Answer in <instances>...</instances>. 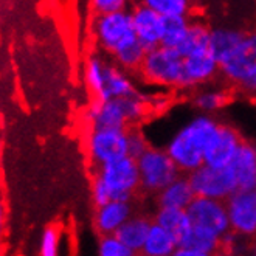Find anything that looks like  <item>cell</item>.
Masks as SVG:
<instances>
[{
  "instance_id": "cell-32",
  "label": "cell",
  "mask_w": 256,
  "mask_h": 256,
  "mask_svg": "<svg viewBox=\"0 0 256 256\" xmlns=\"http://www.w3.org/2000/svg\"><path fill=\"white\" fill-rule=\"evenodd\" d=\"M150 149L148 144V140L144 137V134L137 129V128H129L128 129V157L138 160L144 152Z\"/></svg>"
},
{
  "instance_id": "cell-34",
  "label": "cell",
  "mask_w": 256,
  "mask_h": 256,
  "mask_svg": "<svg viewBox=\"0 0 256 256\" xmlns=\"http://www.w3.org/2000/svg\"><path fill=\"white\" fill-rule=\"evenodd\" d=\"M92 199H94V204L96 208L104 206L109 202H112V196H110L109 188L104 185V182L98 176H95L94 184H92Z\"/></svg>"
},
{
  "instance_id": "cell-3",
  "label": "cell",
  "mask_w": 256,
  "mask_h": 256,
  "mask_svg": "<svg viewBox=\"0 0 256 256\" xmlns=\"http://www.w3.org/2000/svg\"><path fill=\"white\" fill-rule=\"evenodd\" d=\"M138 73L149 84L185 88L184 58L176 50L158 47L148 52Z\"/></svg>"
},
{
  "instance_id": "cell-10",
  "label": "cell",
  "mask_w": 256,
  "mask_h": 256,
  "mask_svg": "<svg viewBox=\"0 0 256 256\" xmlns=\"http://www.w3.org/2000/svg\"><path fill=\"white\" fill-rule=\"evenodd\" d=\"M242 142L244 138L234 128L219 123L212 142L206 148L204 164L218 170L230 168Z\"/></svg>"
},
{
  "instance_id": "cell-2",
  "label": "cell",
  "mask_w": 256,
  "mask_h": 256,
  "mask_svg": "<svg viewBox=\"0 0 256 256\" xmlns=\"http://www.w3.org/2000/svg\"><path fill=\"white\" fill-rule=\"evenodd\" d=\"M220 76L240 92L256 95V30L247 32L234 52L220 64Z\"/></svg>"
},
{
  "instance_id": "cell-17",
  "label": "cell",
  "mask_w": 256,
  "mask_h": 256,
  "mask_svg": "<svg viewBox=\"0 0 256 256\" xmlns=\"http://www.w3.org/2000/svg\"><path fill=\"white\" fill-rule=\"evenodd\" d=\"M138 90L134 87L132 81L128 74L110 62L106 64V74H104V90L100 101L95 102H106L109 100L116 98H128V96H138Z\"/></svg>"
},
{
  "instance_id": "cell-22",
  "label": "cell",
  "mask_w": 256,
  "mask_h": 256,
  "mask_svg": "<svg viewBox=\"0 0 256 256\" xmlns=\"http://www.w3.org/2000/svg\"><path fill=\"white\" fill-rule=\"evenodd\" d=\"M177 247L178 244L176 239L160 225L152 222L140 256H172Z\"/></svg>"
},
{
  "instance_id": "cell-12",
  "label": "cell",
  "mask_w": 256,
  "mask_h": 256,
  "mask_svg": "<svg viewBox=\"0 0 256 256\" xmlns=\"http://www.w3.org/2000/svg\"><path fill=\"white\" fill-rule=\"evenodd\" d=\"M132 25L138 42L150 52L158 48L162 45V32H163V19L162 16L150 10L146 4L137 5L132 11Z\"/></svg>"
},
{
  "instance_id": "cell-35",
  "label": "cell",
  "mask_w": 256,
  "mask_h": 256,
  "mask_svg": "<svg viewBox=\"0 0 256 256\" xmlns=\"http://www.w3.org/2000/svg\"><path fill=\"white\" fill-rule=\"evenodd\" d=\"M172 256H212V254H206V253L198 252L194 248H188V247H177Z\"/></svg>"
},
{
  "instance_id": "cell-21",
  "label": "cell",
  "mask_w": 256,
  "mask_h": 256,
  "mask_svg": "<svg viewBox=\"0 0 256 256\" xmlns=\"http://www.w3.org/2000/svg\"><path fill=\"white\" fill-rule=\"evenodd\" d=\"M244 32L234 28H212L210 36V52L218 59L219 66L227 59L244 38Z\"/></svg>"
},
{
  "instance_id": "cell-25",
  "label": "cell",
  "mask_w": 256,
  "mask_h": 256,
  "mask_svg": "<svg viewBox=\"0 0 256 256\" xmlns=\"http://www.w3.org/2000/svg\"><path fill=\"white\" fill-rule=\"evenodd\" d=\"M180 247H188V248H194L206 254L216 256L222 253V239H219L218 236L208 233L205 230L192 227V230L190 232V234L186 236V239L184 240V244Z\"/></svg>"
},
{
  "instance_id": "cell-30",
  "label": "cell",
  "mask_w": 256,
  "mask_h": 256,
  "mask_svg": "<svg viewBox=\"0 0 256 256\" xmlns=\"http://www.w3.org/2000/svg\"><path fill=\"white\" fill-rule=\"evenodd\" d=\"M61 232L54 225H50L44 232L39 240V256H61Z\"/></svg>"
},
{
  "instance_id": "cell-36",
  "label": "cell",
  "mask_w": 256,
  "mask_h": 256,
  "mask_svg": "<svg viewBox=\"0 0 256 256\" xmlns=\"http://www.w3.org/2000/svg\"><path fill=\"white\" fill-rule=\"evenodd\" d=\"M5 225H6V208L4 202L0 200V242H2L4 234H5Z\"/></svg>"
},
{
  "instance_id": "cell-20",
  "label": "cell",
  "mask_w": 256,
  "mask_h": 256,
  "mask_svg": "<svg viewBox=\"0 0 256 256\" xmlns=\"http://www.w3.org/2000/svg\"><path fill=\"white\" fill-rule=\"evenodd\" d=\"M194 199H196V194L186 174H182L178 178H176L170 186H166L162 192L157 194L158 208L186 210Z\"/></svg>"
},
{
  "instance_id": "cell-27",
  "label": "cell",
  "mask_w": 256,
  "mask_h": 256,
  "mask_svg": "<svg viewBox=\"0 0 256 256\" xmlns=\"http://www.w3.org/2000/svg\"><path fill=\"white\" fill-rule=\"evenodd\" d=\"M146 53H148V50L137 39V40L128 44L126 47H123L122 50H118L114 54V58H115L118 67L122 70L138 72V68L142 67L144 58H146Z\"/></svg>"
},
{
  "instance_id": "cell-6",
  "label": "cell",
  "mask_w": 256,
  "mask_h": 256,
  "mask_svg": "<svg viewBox=\"0 0 256 256\" xmlns=\"http://www.w3.org/2000/svg\"><path fill=\"white\" fill-rule=\"evenodd\" d=\"M188 178L196 198L227 202L238 191L236 178L230 168L218 170L204 164V166L188 174Z\"/></svg>"
},
{
  "instance_id": "cell-4",
  "label": "cell",
  "mask_w": 256,
  "mask_h": 256,
  "mask_svg": "<svg viewBox=\"0 0 256 256\" xmlns=\"http://www.w3.org/2000/svg\"><path fill=\"white\" fill-rule=\"evenodd\" d=\"M140 188L148 192H162L176 178L182 176L166 150L150 148L138 160Z\"/></svg>"
},
{
  "instance_id": "cell-16",
  "label": "cell",
  "mask_w": 256,
  "mask_h": 256,
  "mask_svg": "<svg viewBox=\"0 0 256 256\" xmlns=\"http://www.w3.org/2000/svg\"><path fill=\"white\" fill-rule=\"evenodd\" d=\"M134 216L130 202L112 200L108 205L96 208L95 212V228L101 236L115 234L122 225Z\"/></svg>"
},
{
  "instance_id": "cell-26",
  "label": "cell",
  "mask_w": 256,
  "mask_h": 256,
  "mask_svg": "<svg viewBox=\"0 0 256 256\" xmlns=\"http://www.w3.org/2000/svg\"><path fill=\"white\" fill-rule=\"evenodd\" d=\"M106 61L100 56H90L86 64V82L94 95V101H100L104 90V74H106Z\"/></svg>"
},
{
  "instance_id": "cell-29",
  "label": "cell",
  "mask_w": 256,
  "mask_h": 256,
  "mask_svg": "<svg viewBox=\"0 0 256 256\" xmlns=\"http://www.w3.org/2000/svg\"><path fill=\"white\" fill-rule=\"evenodd\" d=\"M230 101V94L225 90H206L194 96L196 108L205 112H214L222 109Z\"/></svg>"
},
{
  "instance_id": "cell-19",
  "label": "cell",
  "mask_w": 256,
  "mask_h": 256,
  "mask_svg": "<svg viewBox=\"0 0 256 256\" xmlns=\"http://www.w3.org/2000/svg\"><path fill=\"white\" fill-rule=\"evenodd\" d=\"M152 222L154 219H149L148 216L134 214L129 220H126L122 227L116 230L115 236L122 240L128 248L140 254L144 247L146 238L149 234Z\"/></svg>"
},
{
  "instance_id": "cell-8",
  "label": "cell",
  "mask_w": 256,
  "mask_h": 256,
  "mask_svg": "<svg viewBox=\"0 0 256 256\" xmlns=\"http://www.w3.org/2000/svg\"><path fill=\"white\" fill-rule=\"evenodd\" d=\"M87 154L96 170L128 157V129H90Z\"/></svg>"
},
{
  "instance_id": "cell-11",
  "label": "cell",
  "mask_w": 256,
  "mask_h": 256,
  "mask_svg": "<svg viewBox=\"0 0 256 256\" xmlns=\"http://www.w3.org/2000/svg\"><path fill=\"white\" fill-rule=\"evenodd\" d=\"M225 205L232 232L247 239L256 238V191H236Z\"/></svg>"
},
{
  "instance_id": "cell-23",
  "label": "cell",
  "mask_w": 256,
  "mask_h": 256,
  "mask_svg": "<svg viewBox=\"0 0 256 256\" xmlns=\"http://www.w3.org/2000/svg\"><path fill=\"white\" fill-rule=\"evenodd\" d=\"M210 36H212V28L206 26V24L190 22L188 33L176 52L182 58H186L194 53L208 50L210 48Z\"/></svg>"
},
{
  "instance_id": "cell-5",
  "label": "cell",
  "mask_w": 256,
  "mask_h": 256,
  "mask_svg": "<svg viewBox=\"0 0 256 256\" xmlns=\"http://www.w3.org/2000/svg\"><path fill=\"white\" fill-rule=\"evenodd\" d=\"M96 176L110 191L112 200L130 202L134 192L140 190V172L137 160L124 157L96 170Z\"/></svg>"
},
{
  "instance_id": "cell-37",
  "label": "cell",
  "mask_w": 256,
  "mask_h": 256,
  "mask_svg": "<svg viewBox=\"0 0 256 256\" xmlns=\"http://www.w3.org/2000/svg\"><path fill=\"white\" fill-rule=\"evenodd\" d=\"M216 256H233V254H228V253H224V252H222V253H219V254H216Z\"/></svg>"
},
{
  "instance_id": "cell-14",
  "label": "cell",
  "mask_w": 256,
  "mask_h": 256,
  "mask_svg": "<svg viewBox=\"0 0 256 256\" xmlns=\"http://www.w3.org/2000/svg\"><path fill=\"white\" fill-rule=\"evenodd\" d=\"M90 129H129L123 100H109L106 102H92L87 110Z\"/></svg>"
},
{
  "instance_id": "cell-24",
  "label": "cell",
  "mask_w": 256,
  "mask_h": 256,
  "mask_svg": "<svg viewBox=\"0 0 256 256\" xmlns=\"http://www.w3.org/2000/svg\"><path fill=\"white\" fill-rule=\"evenodd\" d=\"M163 19V32H162V45L160 47L177 50V47L184 42L188 28V18H162Z\"/></svg>"
},
{
  "instance_id": "cell-28",
  "label": "cell",
  "mask_w": 256,
  "mask_h": 256,
  "mask_svg": "<svg viewBox=\"0 0 256 256\" xmlns=\"http://www.w3.org/2000/svg\"><path fill=\"white\" fill-rule=\"evenodd\" d=\"M144 4L162 18H188L191 12L186 0H146Z\"/></svg>"
},
{
  "instance_id": "cell-15",
  "label": "cell",
  "mask_w": 256,
  "mask_h": 256,
  "mask_svg": "<svg viewBox=\"0 0 256 256\" xmlns=\"http://www.w3.org/2000/svg\"><path fill=\"white\" fill-rule=\"evenodd\" d=\"M230 170L236 178L238 191H256V146L253 143L242 142Z\"/></svg>"
},
{
  "instance_id": "cell-1",
  "label": "cell",
  "mask_w": 256,
  "mask_h": 256,
  "mask_svg": "<svg viewBox=\"0 0 256 256\" xmlns=\"http://www.w3.org/2000/svg\"><path fill=\"white\" fill-rule=\"evenodd\" d=\"M219 123L212 116L202 115L180 129L170 142L166 152L182 174H191L204 166L206 148L212 142Z\"/></svg>"
},
{
  "instance_id": "cell-13",
  "label": "cell",
  "mask_w": 256,
  "mask_h": 256,
  "mask_svg": "<svg viewBox=\"0 0 256 256\" xmlns=\"http://www.w3.org/2000/svg\"><path fill=\"white\" fill-rule=\"evenodd\" d=\"M184 74L185 88H192L214 80L218 74H220V66L208 48L184 58Z\"/></svg>"
},
{
  "instance_id": "cell-18",
  "label": "cell",
  "mask_w": 256,
  "mask_h": 256,
  "mask_svg": "<svg viewBox=\"0 0 256 256\" xmlns=\"http://www.w3.org/2000/svg\"><path fill=\"white\" fill-rule=\"evenodd\" d=\"M154 222L163 230H166L178 244V247L184 244V240L192 230V224L186 210L178 208H158L154 216Z\"/></svg>"
},
{
  "instance_id": "cell-7",
  "label": "cell",
  "mask_w": 256,
  "mask_h": 256,
  "mask_svg": "<svg viewBox=\"0 0 256 256\" xmlns=\"http://www.w3.org/2000/svg\"><path fill=\"white\" fill-rule=\"evenodd\" d=\"M94 34L100 47L112 54L126 47L128 44L137 40L130 11L96 16L94 22Z\"/></svg>"
},
{
  "instance_id": "cell-31",
  "label": "cell",
  "mask_w": 256,
  "mask_h": 256,
  "mask_svg": "<svg viewBox=\"0 0 256 256\" xmlns=\"http://www.w3.org/2000/svg\"><path fill=\"white\" fill-rule=\"evenodd\" d=\"M98 254L100 256H140L130 248H128L115 234L101 236L98 246Z\"/></svg>"
},
{
  "instance_id": "cell-33",
  "label": "cell",
  "mask_w": 256,
  "mask_h": 256,
  "mask_svg": "<svg viewBox=\"0 0 256 256\" xmlns=\"http://www.w3.org/2000/svg\"><path fill=\"white\" fill-rule=\"evenodd\" d=\"M92 6L96 16H109V14L128 11L126 2L123 0H95L92 2Z\"/></svg>"
},
{
  "instance_id": "cell-38",
  "label": "cell",
  "mask_w": 256,
  "mask_h": 256,
  "mask_svg": "<svg viewBox=\"0 0 256 256\" xmlns=\"http://www.w3.org/2000/svg\"><path fill=\"white\" fill-rule=\"evenodd\" d=\"M254 256H256V247H254Z\"/></svg>"
},
{
  "instance_id": "cell-9",
  "label": "cell",
  "mask_w": 256,
  "mask_h": 256,
  "mask_svg": "<svg viewBox=\"0 0 256 256\" xmlns=\"http://www.w3.org/2000/svg\"><path fill=\"white\" fill-rule=\"evenodd\" d=\"M194 228H200L222 239L232 232L227 205L222 200L196 198L186 208Z\"/></svg>"
}]
</instances>
